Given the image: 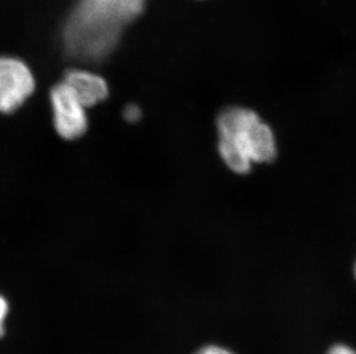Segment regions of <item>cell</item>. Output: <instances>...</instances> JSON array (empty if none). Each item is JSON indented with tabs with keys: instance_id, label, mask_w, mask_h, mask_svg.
Here are the masks:
<instances>
[{
	"instance_id": "obj_1",
	"label": "cell",
	"mask_w": 356,
	"mask_h": 354,
	"mask_svg": "<svg viewBox=\"0 0 356 354\" xmlns=\"http://www.w3.org/2000/svg\"><path fill=\"white\" fill-rule=\"evenodd\" d=\"M147 0H80L65 24V49L72 57L98 61L108 57L124 26L145 10Z\"/></svg>"
},
{
	"instance_id": "obj_2",
	"label": "cell",
	"mask_w": 356,
	"mask_h": 354,
	"mask_svg": "<svg viewBox=\"0 0 356 354\" xmlns=\"http://www.w3.org/2000/svg\"><path fill=\"white\" fill-rule=\"evenodd\" d=\"M216 126L219 157L233 173L248 174L254 165L269 164L276 159L275 131L255 110L226 107L218 114Z\"/></svg>"
},
{
	"instance_id": "obj_3",
	"label": "cell",
	"mask_w": 356,
	"mask_h": 354,
	"mask_svg": "<svg viewBox=\"0 0 356 354\" xmlns=\"http://www.w3.org/2000/svg\"><path fill=\"white\" fill-rule=\"evenodd\" d=\"M34 75L24 61L0 57V112L12 113L34 92Z\"/></svg>"
},
{
	"instance_id": "obj_4",
	"label": "cell",
	"mask_w": 356,
	"mask_h": 354,
	"mask_svg": "<svg viewBox=\"0 0 356 354\" xmlns=\"http://www.w3.org/2000/svg\"><path fill=\"white\" fill-rule=\"evenodd\" d=\"M50 99L58 134L66 140L81 137L87 131V107L79 101L64 82L54 87Z\"/></svg>"
},
{
	"instance_id": "obj_5",
	"label": "cell",
	"mask_w": 356,
	"mask_h": 354,
	"mask_svg": "<svg viewBox=\"0 0 356 354\" xmlns=\"http://www.w3.org/2000/svg\"><path fill=\"white\" fill-rule=\"evenodd\" d=\"M63 82L87 108L99 104L108 97V83L97 74L87 71H71L66 74Z\"/></svg>"
},
{
	"instance_id": "obj_6",
	"label": "cell",
	"mask_w": 356,
	"mask_h": 354,
	"mask_svg": "<svg viewBox=\"0 0 356 354\" xmlns=\"http://www.w3.org/2000/svg\"><path fill=\"white\" fill-rule=\"evenodd\" d=\"M8 311H10V306L6 298L0 294V338H3L5 335V321L8 315Z\"/></svg>"
},
{
	"instance_id": "obj_7",
	"label": "cell",
	"mask_w": 356,
	"mask_h": 354,
	"mask_svg": "<svg viewBox=\"0 0 356 354\" xmlns=\"http://www.w3.org/2000/svg\"><path fill=\"white\" fill-rule=\"evenodd\" d=\"M124 115L128 122H138L141 117L142 112L136 105H128L124 110Z\"/></svg>"
},
{
	"instance_id": "obj_8",
	"label": "cell",
	"mask_w": 356,
	"mask_h": 354,
	"mask_svg": "<svg viewBox=\"0 0 356 354\" xmlns=\"http://www.w3.org/2000/svg\"><path fill=\"white\" fill-rule=\"evenodd\" d=\"M194 354H234L233 352L222 348V346H217V345H208L204 348H200L197 352Z\"/></svg>"
},
{
	"instance_id": "obj_9",
	"label": "cell",
	"mask_w": 356,
	"mask_h": 354,
	"mask_svg": "<svg viewBox=\"0 0 356 354\" xmlns=\"http://www.w3.org/2000/svg\"><path fill=\"white\" fill-rule=\"evenodd\" d=\"M327 354H356V352L346 345H334L333 348H330Z\"/></svg>"
},
{
	"instance_id": "obj_10",
	"label": "cell",
	"mask_w": 356,
	"mask_h": 354,
	"mask_svg": "<svg viewBox=\"0 0 356 354\" xmlns=\"http://www.w3.org/2000/svg\"><path fill=\"white\" fill-rule=\"evenodd\" d=\"M354 273H355V278H356V261H355V266H354Z\"/></svg>"
}]
</instances>
